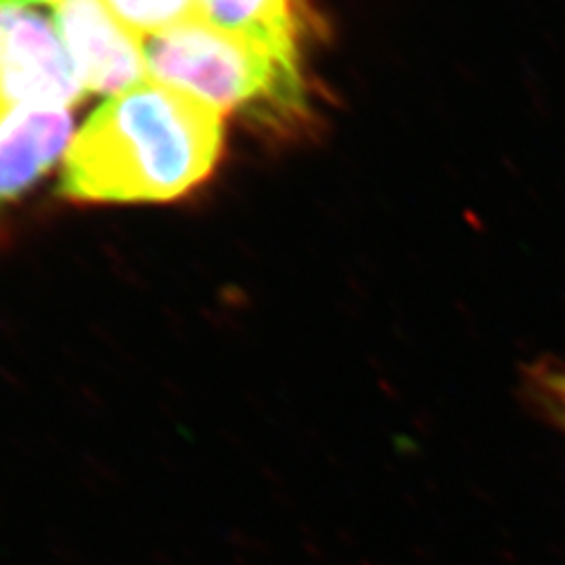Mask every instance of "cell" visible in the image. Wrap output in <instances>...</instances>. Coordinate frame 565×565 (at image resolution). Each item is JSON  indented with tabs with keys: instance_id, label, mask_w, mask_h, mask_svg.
<instances>
[{
	"instance_id": "1",
	"label": "cell",
	"mask_w": 565,
	"mask_h": 565,
	"mask_svg": "<svg viewBox=\"0 0 565 565\" xmlns=\"http://www.w3.org/2000/svg\"><path fill=\"white\" fill-rule=\"evenodd\" d=\"M223 111L147 81L111 97L70 142L60 191L72 202H170L221 160Z\"/></svg>"
},
{
	"instance_id": "2",
	"label": "cell",
	"mask_w": 565,
	"mask_h": 565,
	"mask_svg": "<svg viewBox=\"0 0 565 565\" xmlns=\"http://www.w3.org/2000/svg\"><path fill=\"white\" fill-rule=\"evenodd\" d=\"M145 57L151 81L268 130H294L310 116L302 55L202 18L145 39Z\"/></svg>"
},
{
	"instance_id": "3",
	"label": "cell",
	"mask_w": 565,
	"mask_h": 565,
	"mask_svg": "<svg viewBox=\"0 0 565 565\" xmlns=\"http://www.w3.org/2000/svg\"><path fill=\"white\" fill-rule=\"evenodd\" d=\"M84 93L53 23L28 7H0V109H70Z\"/></svg>"
},
{
	"instance_id": "4",
	"label": "cell",
	"mask_w": 565,
	"mask_h": 565,
	"mask_svg": "<svg viewBox=\"0 0 565 565\" xmlns=\"http://www.w3.org/2000/svg\"><path fill=\"white\" fill-rule=\"evenodd\" d=\"M53 28L84 90L116 97L149 78L145 39L107 0H61L53 9Z\"/></svg>"
},
{
	"instance_id": "5",
	"label": "cell",
	"mask_w": 565,
	"mask_h": 565,
	"mask_svg": "<svg viewBox=\"0 0 565 565\" xmlns=\"http://www.w3.org/2000/svg\"><path fill=\"white\" fill-rule=\"evenodd\" d=\"M70 109H0V207L20 198L67 149Z\"/></svg>"
},
{
	"instance_id": "6",
	"label": "cell",
	"mask_w": 565,
	"mask_h": 565,
	"mask_svg": "<svg viewBox=\"0 0 565 565\" xmlns=\"http://www.w3.org/2000/svg\"><path fill=\"white\" fill-rule=\"evenodd\" d=\"M195 18L302 57L319 30L310 0H198Z\"/></svg>"
},
{
	"instance_id": "7",
	"label": "cell",
	"mask_w": 565,
	"mask_h": 565,
	"mask_svg": "<svg viewBox=\"0 0 565 565\" xmlns=\"http://www.w3.org/2000/svg\"><path fill=\"white\" fill-rule=\"evenodd\" d=\"M107 4L141 39L156 36L198 15V0H107Z\"/></svg>"
},
{
	"instance_id": "8",
	"label": "cell",
	"mask_w": 565,
	"mask_h": 565,
	"mask_svg": "<svg viewBox=\"0 0 565 565\" xmlns=\"http://www.w3.org/2000/svg\"><path fill=\"white\" fill-rule=\"evenodd\" d=\"M534 392L539 394V398H559L565 401V369H545L541 366L534 375Z\"/></svg>"
},
{
	"instance_id": "9",
	"label": "cell",
	"mask_w": 565,
	"mask_h": 565,
	"mask_svg": "<svg viewBox=\"0 0 565 565\" xmlns=\"http://www.w3.org/2000/svg\"><path fill=\"white\" fill-rule=\"evenodd\" d=\"M39 2H61V0H0V7H28Z\"/></svg>"
}]
</instances>
